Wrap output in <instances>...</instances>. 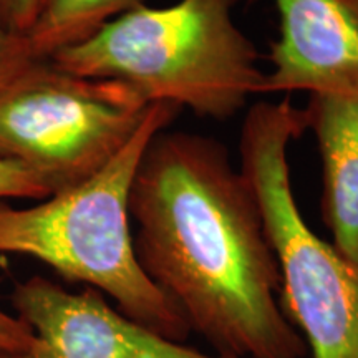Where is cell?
<instances>
[{
    "label": "cell",
    "mask_w": 358,
    "mask_h": 358,
    "mask_svg": "<svg viewBox=\"0 0 358 358\" xmlns=\"http://www.w3.org/2000/svg\"><path fill=\"white\" fill-rule=\"evenodd\" d=\"M181 111L174 103H151L127 145L77 186L29 208L0 201V254L43 262L64 279L108 295L131 320L186 342L191 330L185 317L138 262L129 217V194L143 155Z\"/></svg>",
    "instance_id": "cell-2"
},
{
    "label": "cell",
    "mask_w": 358,
    "mask_h": 358,
    "mask_svg": "<svg viewBox=\"0 0 358 358\" xmlns=\"http://www.w3.org/2000/svg\"><path fill=\"white\" fill-rule=\"evenodd\" d=\"M239 2L141 6L50 62L77 77L122 82L148 103H174L199 118L224 122L262 95L266 78L257 48L236 25Z\"/></svg>",
    "instance_id": "cell-3"
},
{
    "label": "cell",
    "mask_w": 358,
    "mask_h": 358,
    "mask_svg": "<svg viewBox=\"0 0 358 358\" xmlns=\"http://www.w3.org/2000/svg\"><path fill=\"white\" fill-rule=\"evenodd\" d=\"M302 110L319 146L320 213L330 244L358 264V96L308 95Z\"/></svg>",
    "instance_id": "cell-7"
},
{
    "label": "cell",
    "mask_w": 358,
    "mask_h": 358,
    "mask_svg": "<svg viewBox=\"0 0 358 358\" xmlns=\"http://www.w3.org/2000/svg\"><path fill=\"white\" fill-rule=\"evenodd\" d=\"M272 42L262 93L358 96V0H274Z\"/></svg>",
    "instance_id": "cell-6"
},
{
    "label": "cell",
    "mask_w": 358,
    "mask_h": 358,
    "mask_svg": "<svg viewBox=\"0 0 358 358\" xmlns=\"http://www.w3.org/2000/svg\"><path fill=\"white\" fill-rule=\"evenodd\" d=\"M40 0H0V17L12 32L24 35L37 15Z\"/></svg>",
    "instance_id": "cell-12"
},
{
    "label": "cell",
    "mask_w": 358,
    "mask_h": 358,
    "mask_svg": "<svg viewBox=\"0 0 358 358\" xmlns=\"http://www.w3.org/2000/svg\"><path fill=\"white\" fill-rule=\"evenodd\" d=\"M136 90L35 60L0 88V159L25 168L50 196L105 166L148 113Z\"/></svg>",
    "instance_id": "cell-5"
},
{
    "label": "cell",
    "mask_w": 358,
    "mask_h": 358,
    "mask_svg": "<svg viewBox=\"0 0 358 358\" xmlns=\"http://www.w3.org/2000/svg\"><path fill=\"white\" fill-rule=\"evenodd\" d=\"M35 347V335L19 317L0 308V352L22 353Z\"/></svg>",
    "instance_id": "cell-11"
},
{
    "label": "cell",
    "mask_w": 358,
    "mask_h": 358,
    "mask_svg": "<svg viewBox=\"0 0 358 358\" xmlns=\"http://www.w3.org/2000/svg\"><path fill=\"white\" fill-rule=\"evenodd\" d=\"M307 129L302 108L261 101L245 113L241 173L261 206L280 268V303L312 358H358V264L303 219L290 181L289 146Z\"/></svg>",
    "instance_id": "cell-4"
},
{
    "label": "cell",
    "mask_w": 358,
    "mask_h": 358,
    "mask_svg": "<svg viewBox=\"0 0 358 358\" xmlns=\"http://www.w3.org/2000/svg\"><path fill=\"white\" fill-rule=\"evenodd\" d=\"M35 58L24 35L12 32L0 17V88L12 82Z\"/></svg>",
    "instance_id": "cell-10"
},
{
    "label": "cell",
    "mask_w": 358,
    "mask_h": 358,
    "mask_svg": "<svg viewBox=\"0 0 358 358\" xmlns=\"http://www.w3.org/2000/svg\"><path fill=\"white\" fill-rule=\"evenodd\" d=\"M50 196L47 186L32 173L15 163L0 159V201L38 199Z\"/></svg>",
    "instance_id": "cell-9"
},
{
    "label": "cell",
    "mask_w": 358,
    "mask_h": 358,
    "mask_svg": "<svg viewBox=\"0 0 358 358\" xmlns=\"http://www.w3.org/2000/svg\"><path fill=\"white\" fill-rule=\"evenodd\" d=\"M141 6L145 0H40L34 24L24 37L35 60H50Z\"/></svg>",
    "instance_id": "cell-8"
},
{
    "label": "cell",
    "mask_w": 358,
    "mask_h": 358,
    "mask_svg": "<svg viewBox=\"0 0 358 358\" xmlns=\"http://www.w3.org/2000/svg\"><path fill=\"white\" fill-rule=\"evenodd\" d=\"M129 217L143 271L217 355H306L282 308L261 206L217 140L156 134L134 174Z\"/></svg>",
    "instance_id": "cell-1"
}]
</instances>
